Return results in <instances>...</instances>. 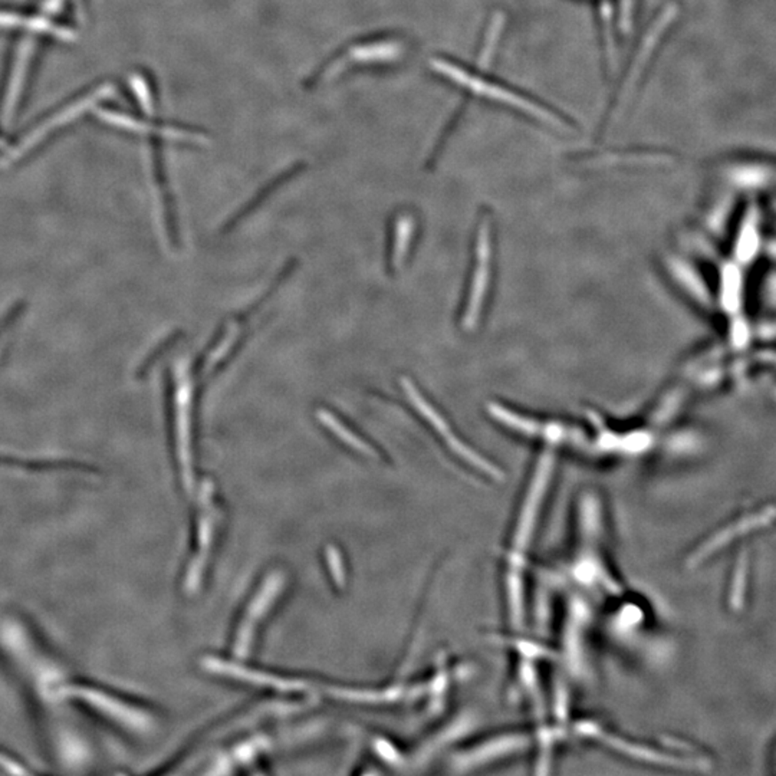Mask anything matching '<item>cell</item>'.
<instances>
[{
    "mask_svg": "<svg viewBox=\"0 0 776 776\" xmlns=\"http://www.w3.org/2000/svg\"><path fill=\"white\" fill-rule=\"evenodd\" d=\"M402 386L403 390L405 391L407 397H409L412 404L416 407L417 412H419L421 416L425 417L426 420L432 425V427L435 428V432L439 433L440 435H443L449 447H451V451H455L459 458H462L465 462L470 463V465L476 467V469L481 470L483 474H489V476H493V479H498V481L502 479L504 474H502V472L498 469L497 466H493L492 463L481 458V456L477 455L476 451H474L470 447L466 446L462 440H459L458 437L451 433V427L447 425L446 420H444L443 417L440 416L439 412H437L435 407L428 404L427 400L421 396V393H419L416 386L412 383V380L402 379Z\"/></svg>",
    "mask_w": 776,
    "mask_h": 776,
    "instance_id": "cell-4",
    "label": "cell"
},
{
    "mask_svg": "<svg viewBox=\"0 0 776 776\" xmlns=\"http://www.w3.org/2000/svg\"><path fill=\"white\" fill-rule=\"evenodd\" d=\"M216 528L217 513L215 511V504L205 502L203 513H200L199 527H197L196 551H194L193 558L190 562L186 581H184L189 591H193L200 583L201 576H203L206 564H208V555L212 553V546L215 545Z\"/></svg>",
    "mask_w": 776,
    "mask_h": 776,
    "instance_id": "cell-7",
    "label": "cell"
},
{
    "mask_svg": "<svg viewBox=\"0 0 776 776\" xmlns=\"http://www.w3.org/2000/svg\"><path fill=\"white\" fill-rule=\"evenodd\" d=\"M490 222L483 220L477 233L476 245V270H474L472 286H470L469 302L463 317V328L465 331H474L481 318V310L488 291L489 275H490Z\"/></svg>",
    "mask_w": 776,
    "mask_h": 776,
    "instance_id": "cell-5",
    "label": "cell"
},
{
    "mask_svg": "<svg viewBox=\"0 0 776 776\" xmlns=\"http://www.w3.org/2000/svg\"><path fill=\"white\" fill-rule=\"evenodd\" d=\"M0 766L9 773H16V775H27V773H34L29 766H27V762L23 761L22 757L15 755V752H12L8 748H4V746L0 745Z\"/></svg>",
    "mask_w": 776,
    "mask_h": 776,
    "instance_id": "cell-13",
    "label": "cell"
},
{
    "mask_svg": "<svg viewBox=\"0 0 776 776\" xmlns=\"http://www.w3.org/2000/svg\"><path fill=\"white\" fill-rule=\"evenodd\" d=\"M53 694L83 702L88 706H92L97 712L108 716L118 725L134 731H145L152 725V716L147 712L97 686L82 682H65L53 687Z\"/></svg>",
    "mask_w": 776,
    "mask_h": 776,
    "instance_id": "cell-1",
    "label": "cell"
},
{
    "mask_svg": "<svg viewBox=\"0 0 776 776\" xmlns=\"http://www.w3.org/2000/svg\"><path fill=\"white\" fill-rule=\"evenodd\" d=\"M414 233V220L412 216L400 217L396 223V239H394L393 247V265L394 268H400L404 263L405 256L409 252L410 242L413 238Z\"/></svg>",
    "mask_w": 776,
    "mask_h": 776,
    "instance_id": "cell-12",
    "label": "cell"
},
{
    "mask_svg": "<svg viewBox=\"0 0 776 776\" xmlns=\"http://www.w3.org/2000/svg\"><path fill=\"white\" fill-rule=\"evenodd\" d=\"M25 305L22 302L13 303L11 310L0 318V347L4 345V338H8L9 333L13 330L18 319L22 317Z\"/></svg>",
    "mask_w": 776,
    "mask_h": 776,
    "instance_id": "cell-14",
    "label": "cell"
},
{
    "mask_svg": "<svg viewBox=\"0 0 776 776\" xmlns=\"http://www.w3.org/2000/svg\"><path fill=\"white\" fill-rule=\"evenodd\" d=\"M284 576L280 572H272L262 583L261 588L254 595V599L250 600L249 607L239 623L238 632L235 636L233 648H235L238 657H247L249 655L250 647H252L255 636H256V629L263 623L270 608L275 606L280 591L284 588Z\"/></svg>",
    "mask_w": 776,
    "mask_h": 776,
    "instance_id": "cell-3",
    "label": "cell"
},
{
    "mask_svg": "<svg viewBox=\"0 0 776 776\" xmlns=\"http://www.w3.org/2000/svg\"><path fill=\"white\" fill-rule=\"evenodd\" d=\"M0 469L20 470L29 474H48L62 470H82L90 472L88 466L74 460H57V459H27L18 456L0 455Z\"/></svg>",
    "mask_w": 776,
    "mask_h": 776,
    "instance_id": "cell-8",
    "label": "cell"
},
{
    "mask_svg": "<svg viewBox=\"0 0 776 776\" xmlns=\"http://www.w3.org/2000/svg\"><path fill=\"white\" fill-rule=\"evenodd\" d=\"M488 410L489 413L492 414L498 421L512 428V430H516V432L523 433V435H544V437L548 435V426L544 427V426L539 425L537 421L512 413V412L505 409L502 405L493 404L492 403V404L488 405Z\"/></svg>",
    "mask_w": 776,
    "mask_h": 776,
    "instance_id": "cell-10",
    "label": "cell"
},
{
    "mask_svg": "<svg viewBox=\"0 0 776 776\" xmlns=\"http://www.w3.org/2000/svg\"><path fill=\"white\" fill-rule=\"evenodd\" d=\"M318 419L322 425H324V427L328 428L337 439L341 440L342 443L351 447L354 451H360L363 455L368 456V458H379V453H377L374 447L370 446L365 440L361 439L356 433L349 430L342 423L341 419L333 416L330 410H318Z\"/></svg>",
    "mask_w": 776,
    "mask_h": 776,
    "instance_id": "cell-9",
    "label": "cell"
},
{
    "mask_svg": "<svg viewBox=\"0 0 776 776\" xmlns=\"http://www.w3.org/2000/svg\"><path fill=\"white\" fill-rule=\"evenodd\" d=\"M553 449L542 453L539 459L538 467L535 472L534 479L530 483L529 490H528L527 500L523 504L522 512L518 519V527L515 529V538H513V546L519 551L527 548L529 542L530 534L534 530V523L537 521V516L539 513V506H541L542 499L545 495L546 486H548L549 479L553 474Z\"/></svg>",
    "mask_w": 776,
    "mask_h": 776,
    "instance_id": "cell-6",
    "label": "cell"
},
{
    "mask_svg": "<svg viewBox=\"0 0 776 776\" xmlns=\"http://www.w3.org/2000/svg\"><path fill=\"white\" fill-rule=\"evenodd\" d=\"M180 337H182V333H175L171 337L167 338L166 341L161 342V344L159 345V349H154V351L152 352V356H148L147 360L141 364L140 370L137 372V377H143V375H145V372L150 370L153 364L159 360L160 357L163 356L167 349H171V347L180 340Z\"/></svg>",
    "mask_w": 776,
    "mask_h": 776,
    "instance_id": "cell-15",
    "label": "cell"
},
{
    "mask_svg": "<svg viewBox=\"0 0 776 776\" xmlns=\"http://www.w3.org/2000/svg\"><path fill=\"white\" fill-rule=\"evenodd\" d=\"M435 68L439 73L444 74L447 78L460 83L463 87L467 88L469 91L474 92V94L486 95L489 98L499 101V103L515 106V108H519L521 111H525L527 114L541 118V120H544V122L555 125V127H564L565 125V122L560 117L553 114V113H549L544 106L532 103V101H528L522 95L516 94L515 91H511V90H506L502 85H498V83L490 82L488 80H482V78L474 76L469 71H465V69L459 68L456 65H451V62L443 61V59L442 61H435Z\"/></svg>",
    "mask_w": 776,
    "mask_h": 776,
    "instance_id": "cell-2",
    "label": "cell"
},
{
    "mask_svg": "<svg viewBox=\"0 0 776 776\" xmlns=\"http://www.w3.org/2000/svg\"><path fill=\"white\" fill-rule=\"evenodd\" d=\"M523 743H525V741L522 742V738L512 736V738L505 739V741L502 739V741H497V742H490L489 745H482L476 748V749L472 750L467 755V759L463 757L462 764H469V766H474L479 761H486V759H490V757L500 756L504 752L518 749L519 746H522Z\"/></svg>",
    "mask_w": 776,
    "mask_h": 776,
    "instance_id": "cell-11",
    "label": "cell"
}]
</instances>
